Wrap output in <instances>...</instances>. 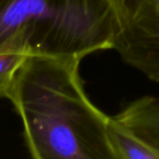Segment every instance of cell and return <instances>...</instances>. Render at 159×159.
<instances>
[{"label":"cell","instance_id":"cell-1","mask_svg":"<svg viewBox=\"0 0 159 159\" xmlns=\"http://www.w3.org/2000/svg\"><path fill=\"white\" fill-rule=\"evenodd\" d=\"M81 58L35 55L7 96L21 118L32 159H121L108 116L89 98Z\"/></svg>","mask_w":159,"mask_h":159},{"label":"cell","instance_id":"cell-2","mask_svg":"<svg viewBox=\"0 0 159 159\" xmlns=\"http://www.w3.org/2000/svg\"><path fill=\"white\" fill-rule=\"evenodd\" d=\"M99 0H0V52L55 55L93 29Z\"/></svg>","mask_w":159,"mask_h":159},{"label":"cell","instance_id":"cell-3","mask_svg":"<svg viewBox=\"0 0 159 159\" xmlns=\"http://www.w3.org/2000/svg\"><path fill=\"white\" fill-rule=\"evenodd\" d=\"M116 23L113 50L159 84V0H107Z\"/></svg>","mask_w":159,"mask_h":159},{"label":"cell","instance_id":"cell-4","mask_svg":"<svg viewBox=\"0 0 159 159\" xmlns=\"http://www.w3.org/2000/svg\"><path fill=\"white\" fill-rule=\"evenodd\" d=\"M109 133L121 159H159V147L137 135L114 117H111Z\"/></svg>","mask_w":159,"mask_h":159},{"label":"cell","instance_id":"cell-5","mask_svg":"<svg viewBox=\"0 0 159 159\" xmlns=\"http://www.w3.org/2000/svg\"><path fill=\"white\" fill-rule=\"evenodd\" d=\"M30 57L19 52H0V98H7L18 72Z\"/></svg>","mask_w":159,"mask_h":159},{"label":"cell","instance_id":"cell-6","mask_svg":"<svg viewBox=\"0 0 159 159\" xmlns=\"http://www.w3.org/2000/svg\"><path fill=\"white\" fill-rule=\"evenodd\" d=\"M152 138L154 142L159 146V104L157 105L152 119Z\"/></svg>","mask_w":159,"mask_h":159}]
</instances>
